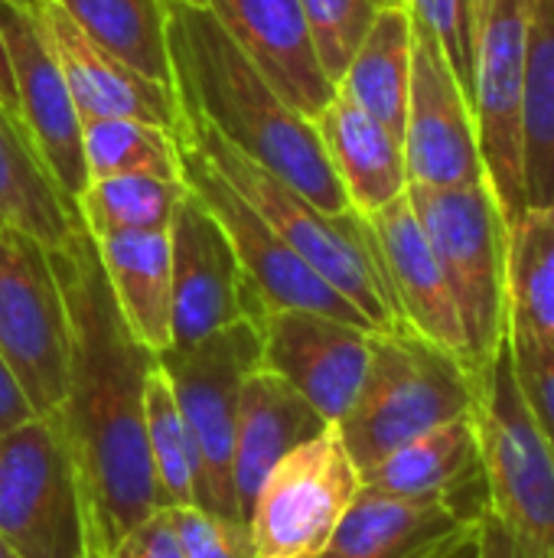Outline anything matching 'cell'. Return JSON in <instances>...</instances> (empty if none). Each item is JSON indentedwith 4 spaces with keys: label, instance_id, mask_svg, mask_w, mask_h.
<instances>
[{
    "label": "cell",
    "instance_id": "30",
    "mask_svg": "<svg viewBox=\"0 0 554 558\" xmlns=\"http://www.w3.org/2000/svg\"><path fill=\"white\" fill-rule=\"evenodd\" d=\"M183 180L150 173H118L88 180L75 196L82 229L91 239L114 232H170V222L186 199Z\"/></svg>",
    "mask_w": 554,
    "mask_h": 558
},
{
    "label": "cell",
    "instance_id": "1",
    "mask_svg": "<svg viewBox=\"0 0 554 558\" xmlns=\"http://www.w3.org/2000/svg\"><path fill=\"white\" fill-rule=\"evenodd\" d=\"M49 255L72 327L69 396L59 415L85 513L114 549L127 530L157 510L144 432V379L157 356L124 327L88 232Z\"/></svg>",
    "mask_w": 554,
    "mask_h": 558
},
{
    "label": "cell",
    "instance_id": "3",
    "mask_svg": "<svg viewBox=\"0 0 554 558\" xmlns=\"http://www.w3.org/2000/svg\"><path fill=\"white\" fill-rule=\"evenodd\" d=\"M183 128L176 137L202 150V157L225 177V183L320 275L327 278L369 324L372 330L405 327L398 301L385 271L379 239L366 216L356 209L323 213L281 177L229 144L202 114L180 105Z\"/></svg>",
    "mask_w": 554,
    "mask_h": 558
},
{
    "label": "cell",
    "instance_id": "17",
    "mask_svg": "<svg viewBox=\"0 0 554 558\" xmlns=\"http://www.w3.org/2000/svg\"><path fill=\"white\" fill-rule=\"evenodd\" d=\"M29 7L62 69L78 118H134L180 134L183 111L170 85L147 78L95 46L56 0H29Z\"/></svg>",
    "mask_w": 554,
    "mask_h": 558
},
{
    "label": "cell",
    "instance_id": "32",
    "mask_svg": "<svg viewBox=\"0 0 554 558\" xmlns=\"http://www.w3.org/2000/svg\"><path fill=\"white\" fill-rule=\"evenodd\" d=\"M88 180L118 173H150L183 180L176 134L134 118H78Z\"/></svg>",
    "mask_w": 554,
    "mask_h": 558
},
{
    "label": "cell",
    "instance_id": "12",
    "mask_svg": "<svg viewBox=\"0 0 554 558\" xmlns=\"http://www.w3.org/2000/svg\"><path fill=\"white\" fill-rule=\"evenodd\" d=\"M522 72L526 0H473V118L487 183L506 226L526 213Z\"/></svg>",
    "mask_w": 554,
    "mask_h": 558
},
{
    "label": "cell",
    "instance_id": "42",
    "mask_svg": "<svg viewBox=\"0 0 554 558\" xmlns=\"http://www.w3.org/2000/svg\"><path fill=\"white\" fill-rule=\"evenodd\" d=\"M441 558H477V523L464 533V536H457Z\"/></svg>",
    "mask_w": 554,
    "mask_h": 558
},
{
    "label": "cell",
    "instance_id": "9",
    "mask_svg": "<svg viewBox=\"0 0 554 558\" xmlns=\"http://www.w3.org/2000/svg\"><path fill=\"white\" fill-rule=\"evenodd\" d=\"M176 141L183 183L216 216L238 258L245 281V320L258 324L271 311H310L372 330V324L225 183V177L202 157L199 147L183 137Z\"/></svg>",
    "mask_w": 554,
    "mask_h": 558
},
{
    "label": "cell",
    "instance_id": "41",
    "mask_svg": "<svg viewBox=\"0 0 554 558\" xmlns=\"http://www.w3.org/2000/svg\"><path fill=\"white\" fill-rule=\"evenodd\" d=\"M82 507H85V504H82ZM82 558H111L108 543L101 539V533L95 530V523L88 520V513H85V549H82Z\"/></svg>",
    "mask_w": 554,
    "mask_h": 558
},
{
    "label": "cell",
    "instance_id": "44",
    "mask_svg": "<svg viewBox=\"0 0 554 558\" xmlns=\"http://www.w3.org/2000/svg\"><path fill=\"white\" fill-rule=\"evenodd\" d=\"M460 536H464V533H460ZM438 556H441V553H438ZM438 556H431V558H438Z\"/></svg>",
    "mask_w": 554,
    "mask_h": 558
},
{
    "label": "cell",
    "instance_id": "39",
    "mask_svg": "<svg viewBox=\"0 0 554 558\" xmlns=\"http://www.w3.org/2000/svg\"><path fill=\"white\" fill-rule=\"evenodd\" d=\"M33 415H36V412L29 409V402H26L20 383L13 379L10 366H7L3 356H0V435L10 432V428H16V425H23V422H29Z\"/></svg>",
    "mask_w": 554,
    "mask_h": 558
},
{
    "label": "cell",
    "instance_id": "35",
    "mask_svg": "<svg viewBox=\"0 0 554 558\" xmlns=\"http://www.w3.org/2000/svg\"><path fill=\"white\" fill-rule=\"evenodd\" d=\"M506 347L513 360V373L522 392V402L554 454V350L506 330Z\"/></svg>",
    "mask_w": 554,
    "mask_h": 558
},
{
    "label": "cell",
    "instance_id": "45",
    "mask_svg": "<svg viewBox=\"0 0 554 558\" xmlns=\"http://www.w3.org/2000/svg\"><path fill=\"white\" fill-rule=\"evenodd\" d=\"M438 558H441V556H438Z\"/></svg>",
    "mask_w": 554,
    "mask_h": 558
},
{
    "label": "cell",
    "instance_id": "27",
    "mask_svg": "<svg viewBox=\"0 0 554 558\" xmlns=\"http://www.w3.org/2000/svg\"><path fill=\"white\" fill-rule=\"evenodd\" d=\"M522 183L526 206L554 199V0H526Z\"/></svg>",
    "mask_w": 554,
    "mask_h": 558
},
{
    "label": "cell",
    "instance_id": "26",
    "mask_svg": "<svg viewBox=\"0 0 554 558\" xmlns=\"http://www.w3.org/2000/svg\"><path fill=\"white\" fill-rule=\"evenodd\" d=\"M411 85V10L405 0H389L359 43L336 92L385 124L398 141L405 134Z\"/></svg>",
    "mask_w": 554,
    "mask_h": 558
},
{
    "label": "cell",
    "instance_id": "11",
    "mask_svg": "<svg viewBox=\"0 0 554 558\" xmlns=\"http://www.w3.org/2000/svg\"><path fill=\"white\" fill-rule=\"evenodd\" d=\"M359 490L362 471L336 425L297 445L268 471L251 504L255 558H317Z\"/></svg>",
    "mask_w": 554,
    "mask_h": 558
},
{
    "label": "cell",
    "instance_id": "6",
    "mask_svg": "<svg viewBox=\"0 0 554 558\" xmlns=\"http://www.w3.org/2000/svg\"><path fill=\"white\" fill-rule=\"evenodd\" d=\"M477 425L493 517L522 558H554V454L522 402L506 343L480 379Z\"/></svg>",
    "mask_w": 554,
    "mask_h": 558
},
{
    "label": "cell",
    "instance_id": "7",
    "mask_svg": "<svg viewBox=\"0 0 554 558\" xmlns=\"http://www.w3.org/2000/svg\"><path fill=\"white\" fill-rule=\"evenodd\" d=\"M0 539L20 558H82L85 507L59 409L0 435Z\"/></svg>",
    "mask_w": 554,
    "mask_h": 558
},
{
    "label": "cell",
    "instance_id": "43",
    "mask_svg": "<svg viewBox=\"0 0 554 558\" xmlns=\"http://www.w3.org/2000/svg\"><path fill=\"white\" fill-rule=\"evenodd\" d=\"M0 558H20V556H16V553H13V549H10V546L0 539Z\"/></svg>",
    "mask_w": 554,
    "mask_h": 558
},
{
    "label": "cell",
    "instance_id": "38",
    "mask_svg": "<svg viewBox=\"0 0 554 558\" xmlns=\"http://www.w3.org/2000/svg\"><path fill=\"white\" fill-rule=\"evenodd\" d=\"M477 558H522L506 526L487 507L477 520Z\"/></svg>",
    "mask_w": 554,
    "mask_h": 558
},
{
    "label": "cell",
    "instance_id": "13",
    "mask_svg": "<svg viewBox=\"0 0 554 558\" xmlns=\"http://www.w3.org/2000/svg\"><path fill=\"white\" fill-rule=\"evenodd\" d=\"M405 170L415 186L487 183L473 105L438 36L411 13V85L405 111Z\"/></svg>",
    "mask_w": 554,
    "mask_h": 558
},
{
    "label": "cell",
    "instance_id": "28",
    "mask_svg": "<svg viewBox=\"0 0 554 558\" xmlns=\"http://www.w3.org/2000/svg\"><path fill=\"white\" fill-rule=\"evenodd\" d=\"M506 317L509 333L554 350V199L526 206L509 226Z\"/></svg>",
    "mask_w": 554,
    "mask_h": 558
},
{
    "label": "cell",
    "instance_id": "18",
    "mask_svg": "<svg viewBox=\"0 0 554 558\" xmlns=\"http://www.w3.org/2000/svg\"><path fill=\"white\" fill-rule=\"evenodd\" d=\"M209 10L264 82L307 121H313L336 95L323 75L300 0H186Z\"/></svg>",
    "mask_w": 554,
    "mask_h": 558
},
{
    "label": "cell",
    "instance_id": "19",
    "mask_svg": "<svg viewBox=\"0 0 554 558\" xmlns=\"http://www.w3.org/2000/svg\"><path fill=\"white\" fill-rule=\"evenodd\" d=\"M366 219L379 239L402 324L408 330H415L418 337H424L428 343L454 353L457 360H464L470 366L467 337H464V324H460L454 294L447 288V278L438 265V255H434L418 216L411 213L408 196H398L395 203H389L385 209H379Z\"/></svg>",
    "mask_w": 554,
    "mask_h": 558
},
{
    "label": "cell",
    "instance_id": "31",
    "mask_svg": "<svg viewBox=\"0 0 554 558\" xmlns=\"http://www.w3.org/2000/svg\"><path fill=\"white\" fill-rule=\"evenodd\" d=\"M144 432H147V458L157 484V507H196L199 500L196 445L176 405L170 376L157 360L144 379Z\"/></svg>",
    "mask_w": 554,
    "mask_h": 558
},
{
    "label": "cell",
    "instance_id": "20",
    "mask_svg": "<svg viewBox=\"0 0 554 558\" xmlns=\"http://www.w3.org/2000/svg\"><path fill=\"white\" fill-rule=\"evenodd\" d=\"M362 487L411 500H447L480 517L490 500L477 412L405 441L362 471Z\"/></svg>",
    "mask_w": 554,
    "mask_h": 558
},
{
    "label": "cell",
    "instance_id": "40",
    "mask_svg": "<svg viewBox=\"0 0 554 558\" xmlns=\"http://www.w3.org/2000/svg\"><path fill=\"white\" fill-rule=\"evenodd\" d=\"M0 105L16 114V92H13V72H10V59H7L3 36H0Z\"/></svg>",
    "mask_w": 554,
    "mask_h": 558
},
{
    "label": "cell",
    "instance_id": "23",
    "mask_svg": "<svg viewBox=\"0 0 554 558\" xmlns=\"http://www.w3.org/2000/svg\"><path fill=\"white\" fill-rule=\"evenodd\" d=\"M313 128L349 199V209L372 216L405 196L408 170L402 141L343 92H336L333 101L313 118Z\"/></svg>",
    "mask_w": 554,
    "mask_h": 558
},
{
    "label": "cell",
    "instance_id": "25",
    "mask_svg": "<svg viewBox=\"0 0 554 558\" xmlns=\"http://www.w3.org/2000/svg\"><path fill=\"white\" fill-rule=\"evenodd\" d=\"M0 226H10L56 252L85 229L75 203L39 160L23 121L0 105Z\"/></svg>",
    "mask_w": 554,
    "mask_h": 558
},
{
    "label": "cell",
    "instance_id": "21",
    "mask_svg": "<svg viewBox=\"0 0 554 558\" xmlns=\"http://www.w3.org/2000/svg\"><path fill=\"white\" fill-rule=\"evenodd\" d=\"M477 520L447 500H411L362 487L317 558H431Z\"/></svg>",
    "mask_w": 554,
    "mask_h": 558
},
{
    "label": "cell",
    "instance_id": "4",
    "mask_svg": "<svg viewBox=\"0 0 554 558\" xmlns=\"http://www.w3.org/2000/svg\"><path fill=\"white\" fill-rule=\"evenodd\" d=\"M480 376L408 327L376 330L366 379L336 432L359 471L405 441L477 412Z\"/></svg>",
    "mask_w": 554,
    "mask_h": 558
},
{
    "label": "cell",
    "instance_id": "14",
    "mask_svg": "<svg viewBox=\"0 0 554 558\" xmlns=\"http://www.w3.org/2000/svg\"><path fill=\"white\" fill-rule=\"evenodd\" d=\"M0 36L13 72L16 118L29 131L33 147L59 190L75 203L88 183L82 121L29 0H0Z\"/></svg>",
    "mask_w": 554,
    "mask_h": 558
},
{
    "label": "cell",
    "instance_id": "15",
    "mask_svg": "<svg viewBox=\"0 0 554 558\" xmlns=\"http://www.w3.org/2000/svg\"><path fill=\"white\" fill-rule=\"evenodd\" d=\"M255 327L261 369L294 386L327 425H340L366 379L376 330L310 311H271Z\"/></svg>",
    "mask_w": 554,
    "mask_h": 558
},
{
    "label": "cell",
    "instance_id": "36",
    "mask_svg": "<svg viewBox=\"0 0 554 558\" xmlns=\"http://www.w3.org/2000/svg\"><path fill=\"white\" fill-rule=\"evenodd\" d=\"M408 10L438 36L454 75L473 105V0H405Z\"/></svg>",
    "mask_w": 554,
    "mask_h": 558
},
{
    "label": "cell",
    "instance_id": "8",
    "mask_svg": "<svg viewBox=\"0 0 554 558\" xmlns=\"http://www.w3.org/2000/svg\"><path fill=\"white\" fill-rule=\"evenodd\" d=\"M170 376L176 405L189 425L199 458V500L196 507L238 517L232 487V445L238 392L248 373L261 369V333L251 320H235L189 347H170L157 356Z\"/></svg>",
    "mask_w": 554,
    "mask_h": 558
},
{
    "label": "cell",
    "instance_id": "24",
    "mask_svg": "<svg viewBox=\"0 0 554 558\" xmlns=\"http://www.w3.org/2000/svg\"><path fill=\"white\" fill-rule=\"evenodd\" d=\"M114 307L131 337L153 356L173 347L170 232H114L95 239Z\"/></svg>",
    "mask_w": 554,
    "mask_h": 558
},
{
    "label": "cell",
    "instance_id": "29",
    "mask_svg": "<svg viewBox=\"0 0 554 558\" xmlns=\"http://www.w3.org/2000/svg\"><path fill=\"white\" fill-rule=\"evenodd\" d=\"M82 33L147 78L173 88L170 0H56Z\"/></svg>",
    "mask_w": 554,
    "mask_h": 558
},
{
    "label": "cell",
    "instance_id": "34",
    "mask_svg": "<svg viewBox=\"0 0 554 558\" xmlns=\"http://www.w3.org/2000/svg\"><path fill=\"white\" fill-rule=\"evenodd\" d=\"M173 520L186 558H255V539L245 520L219 517L202 507H163Z\"/></svg>",
    "mask_w": 554,
    "mask_h": 558
},
{
    "label": "cell",
    "instance_id": "37",
    "mask_svg": "<svg viewBox=\"0 0 554 558\" xmlns=\"http://www.w3.org/2000/svg\"><path fill=\"white\" fill-rule=\"evenodd\" d=\"M111 558H186L180 536L173 530V520L163 507H157L147 520H140L134 530H127L114 549Z\"/></svg>",
    "mask_w": 554,
    "mask_h": 558
},
{
    "label": "cell",
    "instance_id": "16",
    "mask_svg": "<svg viewBox=\"0 0 554 558\" xmlns=\"http://www.w3.org/2000/svg\"><path fill=\"white\" fill-rule=\"evenodd\" d=\"M170 278L173 347H189L235 320H245V281L232 242L193 193H186L170 222Z\"/></svg>",
    "mask_w": 554,
    "mask_h": 558
},
{
    "label": "cell",
    "instance_id": "2",
    "mask_svg": "<svg viewBox=\"0 0 554 558\" xmlns=\"http://www.w3.org/2000/svg\"><path fill=\"white\" fill-rule=\"evenodd\" d=\"M167 33L180 105L202 114L229 144L281 177L317 209H349L313 121L297 114L264 82L209 10L170 0Z\"/></svg>",
    "mask_w": 554,
    "mask_h": 558
},
{
    "label": "cell",
    "instance_id": "33",
    "mask_svg": "<svg viewBox=\"0 0 554 558\" xmlns=\"http://www.w3.org/2000/svg\"><path fill=\"white\" fill-rule=\"evenodd\" d=\"M389 0H300L304 23L323 75L340 85L372 20Z\"/></svg>",
    "mask_w": 554,
    "mask_h": 558
},
{
    "label": "cell",
    "instance_id": "22",
    "mask_svg": "<svg viewBox=\"0 0 554 558\" xmlns=\"http://www.w3.org/2000/svg\"><path fill=\"white\" fill-rule=\"evenodd\" d=\"M330 428L313 405L268 369L245 376L235 412V445H232V487L238 517L248 523L251 504L268 477V471L297 445L317 438Z\"/></svg>",
    "mask_w": 554,
    "mask_h": 558
},
{
    "label": "cell",
    "instance_id": "5",
    "mask_svg": "<svg viewBox=\"0 0 554 558\" xmlns=\"http://www.w3.org/2000/svg\"><path fill=\"white\" fill-rule=\"evenodd\" d=\"M454 294L473 373L483 379L506 343V242L509 226L490 183L405 190Z\"/></svg>",
    "mask_w": 554,
    "mask_h": 558
},
{
    "label": "cell",
    "instance_id": "10",
    "mask_svg": "<svg viewBox=\"0 0 554 558\" xmlns=\"http://www.w3.org/2000/svg\"><path fill=\"white\" fill-rule=\"evenodd\" d=\"M0 356L36 415L69 396L72 327L49 248L0 226Z\"/></svg>",
    "mask_w": 554,
    "mask_h": 558
}]
</instances>
